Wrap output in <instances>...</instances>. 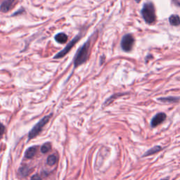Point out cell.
Instances as JSON below:
<instances>
[{
	"instance_id": "17",
	"label": "cell",
	"mask_w": 180,
	"mask_h": 180,
	"mask_svg": "<svg viewBox=\"0 0 180 180\" xmlns=\"http://www.w3.org/2000/svg\"><path fill=\"white\" fill-rule=\"evenodd\" d=\"M161 180H168V178H165V179H161Z\"/></svg>"
},
{
	"instance_id": "2",
	"label": "cell",
	"mask_w": 180,
	"mask_h": 180,
	"mask_svg": "<svg viewBox=\"0 0 180 180\" xmlns=\"http://www.w3.org/2000/svg\"><path fill=\"white\" fill-rule=\"evenodd\" d=\"M141 15L144 18L146 23L151 24L156 21V11L155 7L151 2H148L144 4L141 9Z\"/></svg>"
},
{
	"instance_id": "1",
	"label": "cell",
	"mask_w": 180,
	"mask_h": 180,
	"mask_svg": "<svg viewBox=\"0 0 180 180\" xmlns=\"http://www.w3.org/2000/svg\"><path fill=\"white\" fill-rule=\"evenodd\" d=\"M89 40H87L77 51L74 58L75 68L78 67V66H81L82 63L86 62L88 59V56H89Z\"/></svg>"
},
{
	"instance_id": "18",
	"label": "cell",
	"mask_w": 180,
	"mask_h": 180,
	"mask_svg": "<svg viewBox=\"0 0 180 180\" xmlns=\"http://www.w3.org/2000/svg\"><path fill=\"white\" fill-rule=\"evenodd\" d=\"M136 2H137V3H139V1H140V0H136Z\"/></svg>"
},
{
	"instance_id": "13",
	"label": "cell",
	"mask_w": 180,
	"mask_h": 180,
	"mask_svg": "<svg viewBox=\"0 0 180 180\" xmlns=\"http://www.w3.org/2000/svg\"><path fill=\"white\" fill-rule=\"evenodd\" d=\"M56 162H57V157H56L55 155H51V156H49V157L47 158V160H46L47 164L51 166L54 165Z\"/></svg>"
},
{
	"instance_id": "11",
	"label": "cell",
	"mask_w": 180,
	"mask_h": 180,
	"mask_svg": "<svg viewBox=\"0 0 180 180\" xmlns=\"http://www.w3.org/2000/svg\"><path fill=\"white\" fill-rule=\"evenodd\" d=\"M162 149V148L160 146H156L154 147L151 148L149 150H148L146 153L143 155V157H146V156H151V155L154 154V153L159 152Z\"/></svg>"
},
{
	"instance_id": "15",
	"label": "cell",
	"mask_w": 180,
	"mask_h": 180,
	"mask_svg": "<svg viewBox=\"0 0 180 180\" xmlns=\"http://www.w3.org/2000/svg\"><path fill=\"white\" fill-rule=\"evenodd\" d=\"M159 101H163V102H176L179 99L174 97H166V98H160L158 99Z\"/></svg>"
},
{
	"instance_id": "10",
	"label": "cell",
	"mask_w": 180,
	"mask_h": 180,
	"mask_svg": "<svg viewBox=\"0 0 180 180\" xmlns=\"http://www.w3.org/2000/svg\"><path fill=\"white\" fill-rule=\"evenodd\" d=\"M170 23L173 26H177L180 25V18L177 15H172L169 18Z\"/></svg>"
},
{
	"instance_id": "9",
	"label": "cell",
	"mask_w": 180,
	"mask_h": 180,
	"mask_svg": "<svg viewBox=\"0 0 180 180\" xmlns=\"http://www.w3.org/2000/svg\"><path fill=\"white\" fill-rule=\"evenodd\" d=\"M55 40L59 44H64L68 41V36L65 33H60L55 36Z\"/></svg>"
},
{
	"instance_id": "6",
	"label": "cell",
	"mask_w": 180,
	"mask_h": 180,
	"mask_svg": "<svg viewBox=\"0 0 180 180\" xmlns=\"http://www.w3.org/2000/svg\"><path fill=\"white\" fill-rule=\"evenodd\" d=\"M166 119V115L164 113H159L156 114L152 118L151 122V125L152 127H156L161 123H163Z\"/></svg>"
},
{
	"instance_id": "4",
	"label": "cell",
	"mask_w": 180,
	"mask_h": 180,
	"mask_svg": "<svg viewBox=\"0 0 180 180\" xmlns=\"http://www.w3.org/2000/svg\"><path fill=\"white\" fill-rule=\"evenodd\" d=\"M134 39L131 34H127L122 38L121 47L125 51H131L134 45Z\"/></svg>"
},
{
	"instance_id": "3",
	"label": "cell",
	"mask_w": 180,
	"mask_h": 180,
	"mask_svg": "<svg viewBox=\"0 0 180 180\" xmlns=\"http://www.w3.org/2000/svg\"><path fill=\"white\" fill-rule=\"evenodd\" d=\"M51 116H52V114H49L48 116H44V118H42L32 128L31 130L28 133V140H30L33 139V138L36 137L39 134V132H41L43 127L46 125V124H47Z\"/></svg>"
},
{
	"instance_id": "12",
	"label": "cell",
	"mask_w": 180,
	"mask_h": 180,
	"mask_svg": "<svg viewBox=\"0 0 180 180\" xmlns=\"http://www.w3.org/2000/svg\"><path fill=\"white\" fill-rule=\"evenodd\" d=\"M31 169L27 165H23L19 169V173L23 177H26L31 172Z\"/></svg>"
},
{
	"instance_id": "7",
	"label": "cell",
	"mask_w": 180,
	"mask_h": 180,
	"mask_svg": "<svg viewBox=\"0 0 180 180\" xmlns=\"http://www.w3.org/2000/svg\"><path fill=\"white\" fill-rule=\"evenodd\" d=\"M15 1L16 0H4L1 4V12H8L12 8V6H14Z\"/></svg>"
},
{
	"instance_id": "14",
	"label": "cell",
	"mask_w": 180,
	"mask_h": 180,
	"mask_svg": "<svg viewBox=\"0 0 180 180\" xmlns=\"http://www.w3.org/2000/svg\"><path fill=\"white\" fill-rule=\"evenodd\" d=\"M51 149V145L49 142H47V143H45L44 144H43L42 146L40 151L42 153H46L49 152Z\"/></svg>"
},
{
	"instance_id": "16",
	"label": "cell",
	"mask_w": 180,
	"mask_h": 180,
	"mask_svg": "<svg viewBox=\"0 0 180 180\" xmlns=\"http://www.w3.org/2000/svg\"><path fill=\"white\" fill-rule=\"evenodd\" d=\"M31 180H42V179L40 177H39V175H38V174H35V175L32 177Z\"/></svg>"
},
{
	"instance_id": "5",
	"label": "cell",
	"mask_w": 180,
	"mask_h": 180,
	"mask_svg": "<svg viewBox=\"0 0 180 180\" xmlns=\"http://www.w3.org/2000/svg\"><path fill=\"white\" fill-rule=\"evenodd\" d=\"M80 38V35H77L74 38V39H72V40H71L69 43H68L67 46H66V47H65L64 49L62 50V51H59V52L54 56V59H60V58H62V57H63V56H66V55L70 51H71V49H72L73 46H74V45L77 42H78V41L79 40Z\"/></svg>"
},
{
	"instance_id": "8",
	"label": "cell",
	"mask_w": 180,
	"mask_h": 180,
	"mask_svg": "<svg viewBox=\"0 0 180 180\" xmlns=\"http://www.w3.org/2000/svg\"><path fill=\"white\" fill-rule=\"evenodd\" d=\"M37 149H38L37 146H33L28 148V149L26 150V153H25V157L28 158V159H31V158H33L35 156L37 152Z\"/></svg>"
}]
</instances>
